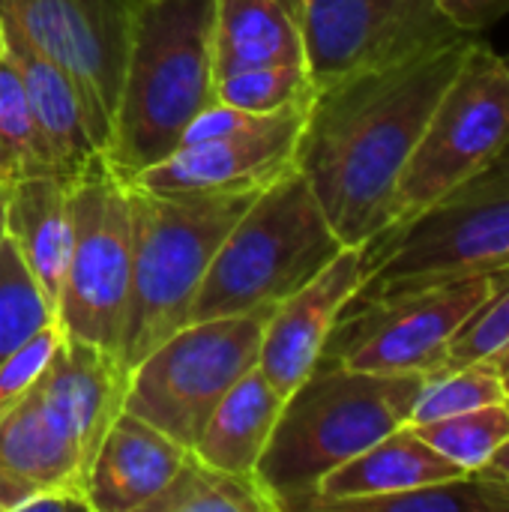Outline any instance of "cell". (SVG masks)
<instances>
[{
  "mask_svg": "<svg viewBox=\"0 0 509 512\" xmlns=\"http://www.w3.org/2000/svg\"><path fill=\"white\" fill-rule=\"evenodd\" d=\"M273 309L276 303L180 327L129 369L126 411L192 450L219 399L258 366Z\"/></svg>",
  "mask_w": 509,
  "mask_h": 512,
  "instance_id": "7",
  "label": "cell"
},
{
  "mask_svg": "<svg viewBox=\"0 0 509 512\" xmlns=\"http://www.w3.org/2000/svg\"><path fill=\"white\" fill-rule=\"evenodd\" d=\"M363 264L366 249L345 246L315 279L276 303L264 324L258 369L282 396L297 390L324 357L342 309L363 282Z\"/></svg>",
  "mask_w": 509,
  "mask_h": 512,
  "instance_id": "13",
  "label": "cell"
},
{
  "mask_svg": "<svg viewBox=\"0 0 509 512\" xmlns=\"http://www.w3.org/2000/svg\"><path fill=\"white\" fill-rule=\"evenodd\" d=\"M411 429L465 474H480L509 441V399Z\"/></svg>",
  "mask_w": 509,
  "mask_h": 512,
  "instance_id": "25",
  "label": "cell"
},
{
  "mask_svg": "<svg viewBox=\"0 0 509 512\" xmlns=\"http://www.w3.org/2000/svg\"><path fill=\"white\" fill-rule=\"evenodd\" d=\"M6 195H9V189H6V183H0V243L6 240Z\"/></svg>",
  "mask_w": 509,
  "mask_h": 512,
  "instance_id": "35",
  "label": "cell"
},
{
  "mask_svg": "<svg viewBox=\"0 0 509 512\" xmlns=\"http://www.w3.org/2000/svg\"><path fill=\"white\" fill-rule=\"evenodd\" d=\"M504 384H507V393H509V366L504 369Z\"/></svg>",
  "mask_w": 509,
  "mask_h": 512,
  "instance_id": "36",
  "label": "cell"
},
{
  "mask_svg": "<svg viewBox=\"0 0 509 512\" xmlns=\"http://www.w3.org/2000/svg\"><path fill=\"white\" fill-rule=\"evenodd\" d=\"M318 87L306 63H267L216 81V102L249 114H282L312 105Z\"/></svg>",
  "mask_w": 509,
  "mask_h": 512,
  "instance_id": "28",
  "label": "cell"
},
{
  "mask_svg": "<svg viewBox=\"0 0 509 512\" xmlns=\"http://www.w3.org/2000/svg\"><path fill=\"white\" fill-rule=\"evenodd\" d=\"M507 63H509V54H507Z\"/></svg>",
  "mask_w": 509,
  "mask_h": 512,
  "instance_id": "37",
  "label": "cell"
},
{
  "mask_svg": "<svg viewBox=\"0 0 509 512\" xmlns=\"http://www.w3.org/2000/svg\"><path fill=\"white\" fill-rule=\"evenodd\" d=\"M282 405L285 396L270 384V378L258 366H252L219 399L198 441L192 444V453L219 471L255 477V468L276 429Z\"/></svg>",
  "mask_w": 509,
  "mask_h": 512,
  "instance_id": "20",
  "label": "cell"
},
{
  "mask_svg": "<svg viewBox=\"0 0 509 512\" xmlns=\"http://www.w3.org/2000/svg\"><path fill=\"white\" fill-rule=\"evenodd\" d=\"M270 117H276V114H249V111L231 108L225 102H213V105H207L201 114H195L189 120V126L180 135V144H198V141H213V138L237 135V132L261 126Z\"/></svg>",
  "mask_w": 509,
  "mask_h": 512,
  "instance_id": "32",
  "label": "cell"
},
{
  "mask_svg": "<svg viewBox=\"0 0 509 512\" xmlns=\"http://www.w3.org/2000/svg\"><path fill=\"white\" fill-rule=\"evenodd\" d=\"M39 390L51 414L78 444L87 480V468L105 432L126 408L129 366L123 357L63 333L60 348L39 378Z\"/></svg>",
  "mask_w": 509,
  "mask_h": 512,
  "instance_id": "14",
  "label": "cell"
},
{
  "mask_svg": "<svg viewBox=\"0 0 509 512\" xmlns=\"http://www.w3.org/2000/svg\"><path fill=\"white\" fill-rule=\"evenodd\" d=\"M363 249V282L351 300L509 270V147L441 201L381 231Z\"/></svg>",
  "mask_w": 509,
  "mask_h": 512,
  "instance_id": "6",
  "label": "cell"
},
{
  "mask_svg": "<svg viewBox=\"0 0 509 512\" xmlns=\"http://www.w3.org/2000/svg\"><path fill=\"white\" fill-rule=\"evenodd\" d=\"M216 0H135L105 162L120 180L168 156L216 102Z\"/></svg>",
  "mask_w": 509,
  "mask_h": 512,
  "instance_id": "2",
  "label": "cell"
},
{
  "mask_svg": "<svg viewBox=\"0 0 509 512\" xmlns=\"http://www.w3.org/2000/svg\"><path fill=\"white\" fill-rule=\"evenodd\" d=\"M480 474H486V477H495V480H504L509 483V441L489 459V465L480 471Z\"/></svg>",
  "mask_w": 509,
  "mask_h": 512,
  "instance_id": "34",
  "label": "cell"
},
{
  "mask_svg": "<svg viewBox=\"0 0 509 512\" xmlns=\"http://www.w3.org/2000/svg\"><path fill=\"white\" fill-rule=\"evenodd\" d=\"M0 30H3L6 51L21 75L33 117L39 123L51 168L57 177L69 180L90 159L99 156L84 99H81L72 75L60 63L45 57L18 27H12L6 18H0Z\"/></svg>",
  "mask_w": 509,
  "mask_h": 512,
  "instance_id": "17",
  "label": "cell"
},
{
  "mask_svg": "<svg viewBox=\"0 0 509 512\" xmlns=\"http://www.w3.org/2000/svg\"><path fill=\"white\" fill-rule=\"evenodd\" d=\"M132 3L135 0H57L69 51V75L84 99L99 153H105L111 141Z\"/></svg>",
  "mask_w": 509,
  "mask_h": 512,
  "instance_id": "15",
  "label": "cell"
},
{
  "mask_svg": "<svg viewBox=\"0 0 509 512\" xmlns=\"http://www.w3.org/2000/svg\"><path fill=\"white\" fill-rule=\"evenodd\" d=\"M300 24L318 90L468 33L441 0H300Z\"/></svg>",
  "mask_w": 509,
  "mask_h": 512,
  "instance_id": "11",
  "label": "cell"
},
{
  "mask_svg": "<svg viewBox=\"0 0 509 512\" xmlns=\"http://www.w3.org/2000/svg\"><path fill=\"white\" fill-rule=\"evenodd\" d=\"M423 375H375L321 357L285 396L255 480L276 512H303L318 483L375 441L408 426Z\"/></svg>",
  "mask_w": 509,
  "mask_h": 512,
  "instance_id": "3",
  "label": "cell"
},
{
  "mask_svg": "<svg viewBox=\"0 0 509 512\" xmlns=\"http://www.w3.org/2000/svg\"><path fill=\"white\" fill-rule=\"evenodd\" d=\"M132 282L120 357L132 369L192 324V306L225 234L261 189L156 192L129 186Z\"/></svg>",
  "mask_w": 509,
  "mask_h": 512,
  "instance_id": "4",
  "label": "cell"
},
{
  "mask_svg": "<svg viewBox=\"0 0 509 512\" xmlns=\"http://www.w3.org/2000/svg\"><path fill=\"white\" fill-rule=\"evenodd\" d=\"M0 183H3V180H0Z\"/></svg>",
  "mask_w": 509,
  "mask_h": 512,
  "instance_id": "38",
  "label": "cell"
},
{
  "mask_svg": "<svg viewBox=\"0 0 509 512\" xmlns=\"http://www.w3.org/2000/svg\"><path fill=\"white\" fill-rule=\"evenodd\" d=\"M504 375L492 366L471 363V366H444L438 372L423 375L417 399L408 414V426L435 423L444 417H456L483 405L507 402Z\"/></svg>",
  "mask_w": 509,
  "mask_h": 512,
  "instance_id": "27",
  "label": "cell"
},
{
  "mask_svg": "<svg viewBox=\"0 0 509 512\" xmlns=\"http://www.w3.org/2000/svg\"><path fill=\"white\" fill-rule=\"evenodd\" d=\"M471 363L492 366L501 375L509 366V282L471 312V318L450 342L444 366H471Z\"/></svg>",
  "mask_w": 509,
  "mask_h": 512,
  "instance_id": "30",
  "label": "cell"
},
{
  "mask_svg": "<svg viewBox=\"0 0 509 512\" xmlns=\"http://www.w3.org/2000/svg\"><path fill=\"white\" fill-rule=\"evenodd\" d=\"M441 6L468 33H480L509 15V0H441Z\"/></svg>",
  "mask_w": 509,
  "mask_h": 512,
  "instance_id": "33",
  "label": "cell"
},
{
  "mask_svg": "<svg viewBox=\"0 0 509 512\" xmlns=\"http://www.w3.org/2000/svg\"><path fill=\"white\" fill-rule=\"evenodd\" d=\"M342 249L312 186L291 168L264 186L225 234L198 288L192 321L273 306L315 279Z\"/></svg>",
  "mask_w": 509,
  "mask_h": 512,
  "instance_id": "5",
  "label": "cell"
},
{
  "mask_svg": "<svg viewBox=\"0 0 509 512\" xmlns=\"http://www.w3.org/2000/svg\"><path fill=\"white\" fill-rule=\"evenodd\" d=\"M72 246L57 303L66 336L120 357L132 282L129 189L99 153L69 177Z\"/></svg>",
  "mask_w": 509,
  "mask_h": 512,
  "instance_id": "10",
  "label": "cell"
},
{
  "mask_svg": "<svg viewBox=\"0 0 509 512\" xmlns=\"http://www.w3.org/2000/svg\"><path fill=\"white\" fill-rule=\"evenodd\" d=\"M6 189V237L15 243L57 312L72 246L69 180L57 174H36L12 180Z\"/></svg>",
  "mask_w": 509,
  "mask_h": 512,
  "instance_id": "19",
  "label": "cell"
},
{
  "mask_svg": "<svg viewBox=\"0 0 509 512\" xmlns=\"http://www.w3.org/2000/svg\"><path fill=\"white\" fill-rule=\"evenodd\" d=\"M60 342H63V327L60 321H51L0 363V417L39 384Z\"/></svg>",
  "mask_w": 509,
  "mask_h": 512,
  "instance_id": "31",
  "label": "cell"
},
{
  "mask_svg": "<svg viewBox=\"0 0 509 512\" xmlns=\"http://www.w3.org/2000/svg\"><path fill=\"white\" fill-rule=\"evenodd\" d=\"M474 36L462 33L315 93L297 168L345 246H366L393 225L396 186Z\"/></svg>",
  "mask_w": 509,
  "mask_h": 512,
  "instance_id": "1",
  "label": "cell"
},
{
  "mask_svg": "<svg viewBox=\"0 0 509 512\" xmlns=\"http://www.w3.org/2000/svg\"><path fill=\"white\" fill-rule=\"evenodd\" d=\"M507 282L509 270L477 273L348 300L324 357L375 375L438 372L471 312Z\"/></svg>",
  "mask_w": 509,
  "mask_h": 512,
  "instance_id": "8",
  "label": "cell"
},
{
  "mask_svg": "<svg viewBox=\"0 0 509 512\" xmlns=\"http://www.w3.org/2000/svg\"><path fill=\"white\" fill-rule=\"evenodd\" d=\"M465 471L435 453L411 426L390 432L375 441L345 465L333 468L309 498L303 512H339L345 504L408 492L417 486H429L438 480L462 477Z\"/></svg>",
  "mask_w": 509,
  "mask_h": 512,
  "instance_id": "18",
  "label": "cell"
},
{
  "mask_svg": "<svg viewBox=\"0 0 509 512\" xmlns=\"http://www.w3.org/2000/svg\"><path fill=\"white\" fill-rule=\"evenodd\" d=\"M339 512H509V483L486 474H462L408 492L354 501Z\"/></svg>",
  "mask_w": 509,
  "mask_h": 512,
  "instance_id": "26",
  "label": "cell"
},
{
  "mask_svg": "<svg viewBox=\"0 0 509 512\" xmlns=\"http://www.w3.org/2000/svg\"><path fill=\"white\" fill-rule=\"evenodd\" d=\"M141 512H276V504L255 477L219 471L189 450L168 486Z\"/></svg>",
  "mask_w": 509,
  "mask_h": 512,
  "instance_id": "23",
  "label": "cell"
},
{
  "mask_svg": "<svg viewBox=\"0 0 509 512\" xmlns=\"http://www.w3.org/2000/svg\"><path fill=\"white\" fill-rule=\"evenodd\" d=\"M507 147L509 63L474 36L396 186L393 225L441 201Z\"/></svg>",
  "mask_w": 509,
  "mask_h": 512,
  "instance_id": "9",
  "label": "cell"
},
{
  "mask_svg": "<svg viewBox=\"0 0 509 512\" xmlns=\"http://www.w3.org/2000/svg\"><path fill=\"white\" fill-rule=\"evenodd\" d=\"M36 174H54V168L0 30V180L12 183Z\"/></svg>",
  "mask_w": 509,
  "mask_h": 512,
  "instance_id": "24",
  "label": "cell"
},
{
  "mask_svg": "<svg viewBox=\"0 0 509 512\" xmlns=\"http://www.w3.org/2000/svg\"><path fill=\"white\" fill-rule=\"evenodd\" d=\"M306 117L309 105L282 111L264 120L261 126L237 135L198 144H177L168 156L141 168L123 183L156 192L264 189L291 168H297V150Z\"/></svg>",
  "mask_w": 509,
  "mask_h": 512,
  "instance_id": "12",
  "label": "cell"
},
{
  "mask_svg": "<svg viewBox=\"0 0 509 512\" xmlns=\"http://www.w3.org/2000/svg\"><path fill=\"white\" fill-rule=\"evenodd\" d=\"M186 453L183 444L123 408L87 468V507L90 512H141L168 486Z\"/></svg>",
  "mask_w": 509,
  "mask_h": 512,
  "instance_id": "16",
  "label": "cell"
},
{
  "mask_svg": "<svg viewBox=\"0 0 509 512\" xmlns=\"http://www.w3.org/2000/svg\"><path fill=\"white\" fill-rule=\"evenodd\" d=\"M51 321H57L54 306L6 237L0 243V363Z\"/></svg>",
  "mask_w": 509,
  "mask_h": 512,
  "instance_id": "29",
  "label": "cell"
},
{
  "mask_svg": "<svg viewBox=\"0 0 509 512\" xmlns=\"http://www.w3.org/2000/svg\"><path fill=\"white\" fill-rule=\"evenodd\" d=\"M267 63H306L300 0H216V81Z\"/></svg>",
  "mask_w": 509,
  "mask_h": 512,
  "instance_id": "21",
  "label": "cell"
},
{
  "mask_svg": "<svg viewBox=\"0 0 509 512\" xmlns=\"http://www.w3.org/2000/svg\"><path fill=\"white\" fill-rule=\"evenodd\" d=\"M0 471L39 486L84 492V459L51 414L39 384L0 417Z\"/></svg>",
  "mask_w": 509,
  "mask_h": 512,
  "instance_id": "22",
  "label": "cell"
}]
</instances>
